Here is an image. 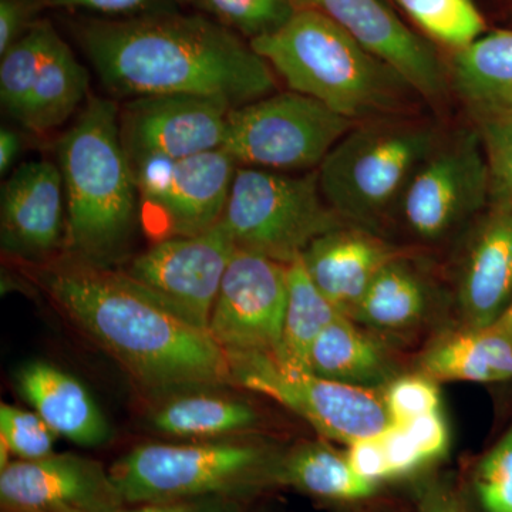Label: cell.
<instances>
[{"label":"cell","instance_id":"6da1fadb","mask_svg":"<svg viewBox=\"0 0 512 512\" xmlns=\"http://www.w3.org/2000/svg\"><path fill=\"white\" fill-rule=\"evenodd\" d=\"M77 39L119 99L188 94L235 109L276 89V73L251 43L204 15L84 20Z\"/></svg>","mask_w":512,"mask_h":512},{"label":"cell","instance_id":"7a4b0ae2","mask_svg":"<svg viewBox=\"0 0 512 512\" xmlns=\"http://www.w3.org/2000/svg\"><path fill=\"white\" fill-rule=\"evenodd\" d=\"M26 272L62 315L144 389L165 393L234 384L228 352L211 333L151 301L119 268L60 254L26 266Z\"/></svg>","mask_w":512,"mask_h":512},{"label":"cell","instance_id":"3957f363","mask_svg":"<svg viewBox=\"0 0 512 512\" xmlns=\"http://www.w3.org/2000/svg\"><path fill=\"white\" fill-rule=\"evenodd\" d=\"M120 106L92 96L57 143L66 192L63 255L101 268L126 264L140 202L121 141Z\"/></svg>","mask_w":512,"mask_h":512},{"label":"cell","instance_id":"277c9868","mask_svg":"<svg viewBox=\"0 0 512 512\" xmlns=\"http://www.w3.org/2000/svg\"><path fill=\"white\" fill-rule=\"evenodd\" d=\"M249 43L289 90L355 123L397 109L414 92L389 64L313 8L299 9L281 29Z\"/></svg>","mask_w":512,"mask_h":512},{"label":"cell","instance_id":"5b68a950","mask_svg":"<svg viewBox=\"0 0 512 512\" xmlns=\"http://www.w3.org/2000/svg\"><path fill=\"white\" fill-rule=\"evenodd\" d=\"M284 454L245 441L147 444L109 468L127 505L198 498L244 500L279 485Z\"/></svg>","mask_w":512,"mask_h":512},{"label":"cell","instance_id":"8992f818","mask_svg":"<svg viewBox=\"0 0 512 512\" xmlns=\"http://www.w3.org/2000/svg\"><path fill=\"white\" fill-rule=\"evenodd\" d=\"M439 143L429 127L355 126L319 165L320 191L346 224L375 232Z\"/></svg>","mask_w":512,"mask_h":512},{"label":"cell","instance_id":"52a82bcc","mask_svg":"<svg viewBox=\"0 0 512 512\" xmlns=\"http://www.w3.org/2000/svg\"><path fill=\"white\" fill-rule=\"evenodd\" d=\"M345 225L320 191L318 170L288 175L255 167L238 168L220 221L237 251L285 265Z\"/></svg>","mask_w":512,"mask_h":512},{"label":"cell","instance_id":"ba28073f","mask_svg":"<svg viewBox=\"0 0 512 512\" xmlns=\"http://www.w3.org/2000/svg\"><path fill=\"white\" fill-rule=\"evenodd\" d=\"M355 121L295 92L274 93L229 111L225 151L264 170L319 167Z\"/></svg>","mask_w":512,"mask_h":512},{"label":"cell","instance_id":"9c48e42d","mask_svg":"<svg viewBox=\"0 0 512 512\" xmlns=\"http://www.w3.org/2000/svg\"><path fill=\"white\" fill-rule=\"evenodd\" d=\"M234 384L264 394L301 416L325 439L352 444L390 426L383 394L365 387L282 370L266 353H228Z\"/></svg>","mask_w":512,"mask_h":512},{"label":"cell","instance_id":"30bf717a","mask_svg":"<svg viewBox=\"0 0 512 512\" xmlns=\"http://www.w3.org/2000/svg\"><path fill=\"white\" fill-rule=\"evenodd\" d=\"M140 202V227L154 242L195 237L220 224L237 174L224 148L181 160L131 165Z\"/></svg>","mask_w":512,"mask_h":512},{"label":"cell","instance_id":"8fae6325","mask_svg":"<svg viewBox=\"0 0 512 512\" xmlns=\"http://www.w3.org/2000/svg\"><path fill=\"white\" fill-rule=\"evenodd\" d=\"M237 249L224 229L154 242L121 265L138 291L195 328L208 330L222 278Z\"/></svg>","mask_w":512,"mask_h":512},{"label":"cell","instance_id":"7c38bea8","mask_svg":"<svg viewBox=\"0 0 512 512\" xmlns=\"http://www.w3.org/2000/svg\"><path fill=\"white\" fill-rule=\"evenodd\" d=\"M490 195V165L477 130L437 144L400 201L407 227L417 237L436 241L480 211Z\"/></svg>","mask_w":512,"mask_h":512},{"label":"cell","instance_id":"4fadbf2b","mask_svg":"<svg viewBox=\"0 0 512 512\" xmlns=\"http://www.w3.org/2000/svg\"><path fill=\"white\" fill-rule=\"evenodd\" d=\"M289 296V265L237 251L222 278L208 332L228 353L275 356Z\"/></svg>","mask_w":512,"mask_h":512},{"label":"cell","instance_id":"5bb4252c","mask_svg":"<svg viewBox=\"0 0 512 512\" xmlns=\"http://www.w3.org/2000/svg\"><path fill=\"white\" fill-rule=\"evenodd\" d=\"M231 110L225 101L188 94L127 100L119 123L130 164L181 160L222 148Z\"/></svg>","mask_w":512,"mask_h":512},{"label":"cell","instance_id":"9a60e30c","mask_svg":"<svg viewBox=\"0 0 512 512\" xmlns=\"http://www.w3.org/2000/svg\"><path fill=\"white\" fill-rule=\"evenodd\" d=\"M0 505L36 512H114L127 507L110 471L76 454L10 461L0 470Z\"/></svg>","mask_w":512,"mask_h":512},{"label":"cell","instance_id":"2e32d148","mask_svg":"<svg viewBox=\"0 0 512 512\" xmlns=\"http://www.w3.org/2000/svg\"><path fill=\"white\" fill-rule=\"evenodd\" d=\"M66 192L59 165L29 161L2 185L0 242L3 254L25 266L45 264L63 252Z\"/></svg>","mask_w":512,"mask_h":512},{"label":"cell","instance_id":"e0dca14e","mask_svg":"<svg viewBox=\"0 0 512 512\" xmlns=\"http://www.w3.org/2000/svg\"><path fill=\"white\" fill-rule=\"evenodd\" d=\"M325 13L365 49L389 64L407 84L430 100L447 92L439 57L380 0H298Z\"/></svg>","mask_w":512,"mask_h":512},{"label":"cell","instance_id":"ac0fdd59","mask_svg":"<svg viewBox=\"0 0 512 512\" xmlns=\"http://www.w3.org/2000/svg\"><path fill=\"white\" fill-rule=\"evenodd\" d=\"M396 258V249L375 232L353 225L315 239L302 255L313 284L348 318L377 272Z\"/></svg>","mask_w":512,"mask_h":512},{"label":"cell","instance_id":"d6986e66","mask_svg":"<svg viewBox=\"0 0 512 512\" xmlns=\"http://www.w3.org/2000/svg\"><path fill=\"white\" fill-rule=\"evenodd\" d=\"M458 299L468 328L494 325L512 301V207L498 205L468 251Z\"/></svg>","mask_w":512,"mask_h":512},{"label":"cell","instance_id":"ffe728a7","mask_svg":"<svg viewBox=\"0 0 512 512\" xmlns=\"http://www.w3.org/2000/svg\"><path fill=\"white\" fill-rule=\"evenodd\" d=\"M19 392L59 436L84 447L110 437L109 424L79 380L59 367L33 362L20 369Z\"/></svg>","mask_w":512,"mask_h":512},{"label":"cell","instance_id":"44dd1931","mask_svg":"<svg viewBox=\"0 0 512 512\" xmlns=\"http://www.w3.org/2000/svg\"><path fill=\"white\" fill-rule=\"evenodd\" d=\"M453 82L478 121L512 113V30L481 36L453 60Z\"/></svg>","mask_w":512,"mask_h":512},{"label":"cell","instance_id":"7402d4cb","mask_svg":"<svg viewBox=\"0 0 512 512\" xmlns=\"http://www.w3.org/2000/svg\"><path fill=\"white\" fill-rule=\"evenodd\" d=\"M420 367L436 382H510L512 339L494 325L467 326L434 343L421 357Z\"/></svg>","mask_w":512,"mask_h":512},{"label":"cell","instance_id":"603a6c76","mask_svg":"<svg viewBox=\"0 0 512 512\" xmlns=\"http://www.w3.org/2000/svg\"><path fill=\"white\" fill-rule=\"evenodd\" d=\"M312 375L376 390L392 382V357L355 320L340 315L320 333L309 359Z\"/></svg>","mask_w":512,"mask_h":512},{"label":"cell","instance_id":"cb8c5ba5","mask_svg":"<svg viewBox=\"0 0 512 512\" xmlns=\"http://www.w3.org/2000/svg\"><path fill=\"white\" fill-rule=\"evenodd\" d=\"M87 93L86 69L57 33L16 121L29 133L46 136L73 116Z\"/></svg>","mask_w":512,"mask_h":512},{"label":"cell","instance_id":"d4e9b609","mask_svg":"<svg viewBox=\"0 0 512 512\" xmlns=\"http://www.w3.org/2000/svg\"><path fill=\"white\" fill-rule=\"evenodd\" d=\"M342 315L313 284L302 256L289 265V296L281 343L274 356L285 372L311 373L309 359L316 339Z\"/></svg>","mask_w":512,"mask_h":512},{"label":"cell","instance_id":"484cf974","mask_svg":"<svg viewBox=\"0 0 512 512\" xmlns=\"http://www.w3.org/2000/svg\"><path fill=\"white\" fill-rule=\"evenodd\" d=\"M279 485H288L326 501H362L376 494L377 485L350 467L323 443H303L284 454L279 466Z\"/></svg>","mask_w":512,"mask_h":512},{"label":"cell","instance_id":"4316f807","mask_svg":"<svg viewBox=\"0 0 512 512\" xmlns=\"http://www.w3.org/2000/svg\"><path fill=\"white\" fill-rule=\"evenodd\" d=\"M427 306L426 285L399 256L377 272L349 319L369 328L397 332L417 325Z\"/></svg>","mask_w":512,"mask_h":512},{"label":"cell","instance_id":"83f0119b","mask_svg":"<svg viewBox=\"0 0 512 512\" xmlns=\"http://www.w3.org/2000/svg\"><path fill=\"white\" fill-rule=\"evenodd\" d=\"M258 417L248 404L222 397H180L165 404L153 417L157 430L174 437L205 439L251 429Z\"/></svg>","mask_w":512,"mask_h":512},{"label":"cell","instance_id":"f1b7e54d","mask_svg":"<svg viewBox=\"0 0 512 512\" xmlns=\"http://www.w3.org/2000/svg\"><path fill=\"white\" fill-rule=\"evenodd\" d=\"M390 480L407 476L446 453L450 436L440 412L403 424H390L380 434Z\"/></svg>","mask_w":512,"mask_h":512},{"label":"cell","instance_id":"f546056e","mask_svg":"<svg viewBox=\"0 0 512 512\" xmlns=\"http://www.w3.org/2000/svg\"><path fill=\"white\" fill-rule=\"evenodd\" d=\"M56 35L49 22L39 20L15 45L9 47L5 55L0 56V103L15 121L28 100L30 89Z\"/></svg>","mask_w":512,"mask_h":512},{"label":"cell","instance_id":"4dcf8cb0","mask_svg":"<svg viewBox=\"0 0 512 512\" xmlns=\"http://www.w3.org/2000/svg\"><path fill=\"white\" fill-rule=\"evenodd\" d=\"M404 12L444 45L464 49L485 32V20L473 0H396Z\"/></svg>","mask_w":512,"mask_h":512},{"label":"cell","instance_id":"1f68e13d","mask_svg":"<svg viewBox=\"0 0 512 512\" xmlns=\"http://www.w3.org/2000/svg\"><path fill=\"white\" fill-rule=\"evenodd\" d=\"M195 9L249 42L269 35L286 25L298 12V0H178Z\"/></svg>","mask_w":512,"mask_h":512},{"label":"cell","instance_id":"d6a6232c","mask_svg":"<svg viewBox=\"0 0 512 512\" xmlns=\"http://www.w3.org/2000/svg\"><path fill=\"white\" fill-rule=\"evenodd\" d=\"M56 433L36 412L2 403L0 406V441L19 460H40L53 454Z\"/></svg>","mask_w":512,"mask_h":512},{"label":"cell","instance_id":"836d02e7","mask_svg":"<svg viewBox=\"0 0 512 512\" xmlns=\"http://www.w3.org/2000/svg\"><path fill=\"white\" fill-rule=\"evenodd\" d=\"M473 483L485 512H512V426L478 463Z\"/></svg>","mask_w":512,"mask_h":512},{"label":"cell","instance_id":"e575fe53","mask_svg":"<svg viewBox=\"0 0 512 512\" xmlns=\"http://www.w3.org/2000/svg\"><path fill=\"white\" fill-rule=\"evenodd\" d=\"M383 402L390 424L440 412V390L436 380L423 375L396 376L384 387Z\"/></svg>","mask_w":512,"mask_h":512},{"label":"cell","instance_id":"d590c367","mask_svg":"<svg viewBox=\"0 0 512 512\" xmlns=\"http://www.w3.org/2000/svg\"><path fill=\"white\" fill-rule=\"evenodd\" d=\"M478 133L491 173V195L512 207V113L478 121Z\"/></svg>","mask_w":512,"mask_h":512},{"label":"cell","instance_id":"8d00e7d4","mask_svg":"<svg viewBox=\"0 0 512 512\" xmlns=\"http://www.w3.org/2000/svg\"><path fill=\"white\" fill-rule=\"evenodd\" d=\"M43 8L82 10L103 19H130L178 12V0H42Z\"/></svg>","mask_w":512,"mask_h":512},{"label":"cell","instance_id":"74e56055","mask_svg":"<svg viewBox=\"0 0 512 512\" xmlns=\"http://www.w3.org/2000/svg\"><path fill=\"white\" fill-rule=\"evenodd\" d=\"M40 9L42 0H0V56L28 32Z\"/></svg>","mask_w":512,"mask_h":512},{"label":"cell","instance_id":"f35d334b","mask_svg":"<svg viewBox=\"0 0 512 512\" xmlns=\"http://www.w3.org/2000/svg\"><path fill=\"white\" fill-rule=\"evenodd\" d=\"M379 436L367 437V439L349 444V450L346 453L350 467L360 477L376 484H379L380 481L390 480L389 467H387L386 456H384Z\"/></svg>","mask_w":512,"mask_h":512},{"label":"cell","instance_id":"ab89813d","mask_svg":"<svg viewBox=\"0 0 512 512\" xmlns=\"http://www.w3.org/2000/svg\"><path fill=\"white\" fill-rule=\"evenodd\" d=\"M136 508H121L114 512H242L239 501L225 498H198V500L174 501L134 505Z\"/></svg>","mask_w":512,"mask_h":512},{"label":"cell","instance_id":"60d3db41","mask_svg":"<svg viewBox=\"0 0 512 512\" xmlns=\"http://www.w3.org/2000/svg\"><path fill=\"white\" fill-rule=\"evenodd\" d=\"M22 150V138L15 130L2 127L0 130V173L8 174Z\"/></svg>","mask_w":512,"mask_h":512},{"label":"cell","instance_id":"b9f144b4","mask_svg":"<svg viewBox=\"0 0 512 512\" xmlns=\"http://www.w3.org/2000/svg\"><path fill=\"white\" fill-rule=\"evenodd\" d=\"M420 512H468L450 493L436 488L427 491L421 500Z\"/></svg>","mask_w":512,"mask_h":512},{"label":"cell","instance_id":"7bdbcfd3","mask_svg":"<svg viewBox=\"0 0 512 512\" xmlns=\"http://www.w3.org/2000/svg\"><path fill=\"white\" fill-rule=\"evenodd\" d=\"M494 326L495 328L500 329L501 332L505 333L508 338L512 339V301L510 306L505 309L503 315H501V318L494 323Z\"/></svg>","mask_w":512,"mask_h":512},{"label":"cell","instance_id":"ee69618b","mask_svg":"<svg viewBox=\"0 0 512 512\" xmlns=\"http://www.w3.org/2000/svg\"><path fill=\"white\" fill-rule=\"evenodd\" d=\"M0 512H36V511L22 510V508L3 507V505H0Z\"/></svg>","mask_w":512,"mask_h":512}]
</instances>
